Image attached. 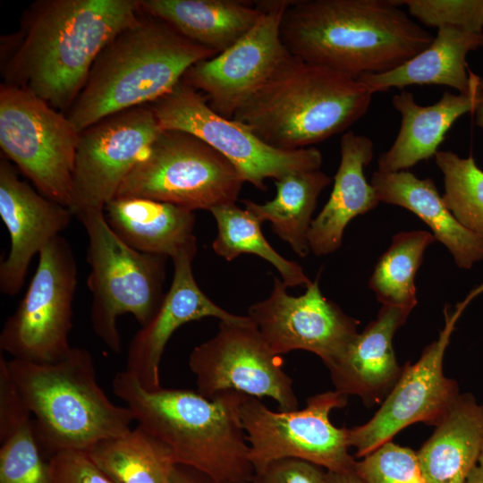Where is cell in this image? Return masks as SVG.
Here are the masks:
<instances>
[{"instance_id":"6da1fadb","label":"cell","mask_w":483,"mask_h":483,"mask_svg":"<svg viewBox=\"0 0 483 483\" xmlns=\"http://www.w3.org/2000/svg\"><path fill=\"white\" fill-rule=\"evenodd\" d=\"M141 15L139 0H38L24 12L4 83L69 110L106 46Z\"/></svg>"},{"instance_id":"7a4b0ae2","label":"cell","mask_w":483,"mask_h":483,"mask_svg":"<svg viewBox=\"0 0 483 483\" xmlns=\"http://www.w3.org/2000/svg\"><path fill=\"white\" fill-rule=\"evenodd\" d=\"M394 0H298L285 10L281 39L295 57L358 78L404 64L434 37Z\"/></svg>"},{"instance_id":"3957f363","label":"cell","mask_w":483,"mask_h":483,"mask_svg":"<svg viewBox=\"0 0 483 483\" xmlns=\"http://www.w3.org/2000/svg\"><path fill=\"white\" fill-rule=\"evenodd\" d=\"M113 392L134 420L165 444L177 464L220 483H252L254 468L241 419L247 394L228 390L213 398L185 389L148 391L126 370L117 372Z\"/></svg>"},{"instance_id":"277c9868","label":"cell","mask_w":483,"mask_h":483,"mask_svg":"<svg viewBox=\"0 0 483 483\" xmlns=\"http://www.w3.org/2000/svg\"><path fill=\"white\" fill-rule=\"evenodd\" d=\"M372 96L357 78L289 53L232 119L265 143L294 150L346 131L367 113Z\"/></svg>"},{"instance_id":"5b68a950","label":"cell","mask_w":483,"mask_h":483,"mask_svg":"<svg viewBox=\"0 0 483 483\" xmlns=\"http://www.w3.org/2000/svg\"><path fill=\"white\" fill-rule=\"evenodd\" d=\"M216 55L141 11L138 21L99 54L67 117L81 131L115 113L149 105L170 92L193 64Z\"/></svg>"},{"instance_id":"8992f818","label":"cell","mask_w":483,"mask_h":483,"mask_svg":"<svg viewBox=\"0 0 483 483\" xmlns=\"http://www.w3.org/2000/svg\"><path fill=\"white\" fill-rule=\"evenodd\" d=\"M11 377L34 415L40 448L51 458L64 451H88L96 444L127 434L134 421L100 387L89 351L72 347L60 360H7Z\"/></svg>"},{"instance_id":"52a82bcc","label":"cell","mask_w":483,"mask_h":483,"mask_svg":"<svg viewBox=\"0 0 483 483\" xmlns=\"http://www.w3.org/2000/svg\"><path fill=\"white\" fill-rule=\"evenodd\" d=\"M89 240L87 284L92 293L90 323L95 335L114 353L122 351L117 318L131 314L147 324L165 293L167 257L139 251L125 243L110 227L104 210L77 216Z\"/></svg>"},{"instance_id":"ba28073f","label":"cell","mask_w":483,"mask_h":483,"mask_svg":"<svg viewBox=\"0 0 483 483\" xmlns=\"http://www.w3.org/2000/svg\"><path fill=\"white\" fill-rule=\"evenodd\" d=\"M244 180L212 147L185 131L162 130L115 198H142L189 210L233 204Z\"/></svg>"},{"instance_id":"9c48e42d","label":"cell","mask_w":483,"mask_h":483,"mask_svg":"<svg viewBox=\"0 0 483 483\" xmlns=\"http://www.w3.org/2000/svg\"><path fill=\"white\" fill-rule=\"evenodd\" d=\"M80 132L27 89L0 87V147L45 197L69 208Z\"/></svg>"},{"instance_id":"30bf717a","label":"cell","mask_w":483,"mask_h":483,"mask_svg":"<svg viewBox=\"0 0 483 483\" xmlns=\"http://www.w3.org/2000/svg\"><path fill=\"white\" fill-rule=\"evenodd\" d=\"M348 395L335 390L317 394L304 408L274 411L257 397L246 395L241 419L255 473L271 462L301 459L326 470H352L356 461L349 453L347 428L334 426L330 413L344 407Z\"/></svg>"},{"instance_id":"8fae6325","label":"cell","mask_w":483,"mask_h":483,"mask_svg":"<svg viewBox=\"0 0 483 483\" xmlns=\"http://www.w3.org/2000/svg\"><path fill=\"white\" fill-rule=\"evenodd\" d=\"M148 106L163 130L196 136L228 159L244 182L260 191L267 189L268 178L277 180L321 166L318 148L284 150L265 143L245 124L212 110L203 95L183 80Z\"/></svg>"},{"instance_id":"7c38bea8","label":"cell","mask_w":483,"mask_h":483,"mask_svg":"<svg viewBox=\"0 0 483 483\" xmlns=\"http://www.w3.org/2000/svg\"><path fill=\"white\" fill-rule=\"evenodd\" d=\"M77 263L69 242L58 235L39 252L27 291L0 333V349L13 359L51 363L71 350Z\"/></svg>"},{"instance_id":"4fadbf2b","label":"cell","mask_w":483,"mask_h":483,"mask_svg":"<svg viewBox=\"0 0 483 483\" xmlns=\"http://www.w3.org/2000/svg\"><path fill=\"white\" fill-rule=\"evenodd\" d=\"M483 292V284L473 289L455 309L445 306V326L438 338L428 345L413 364L406 363L401 375L375 415L365 424L347 428L348 445L364 457L404 428L425 422L435 425L456 398V381L444 375L446 347L462 312L471 300Z\"/></svg>"},{"instance_id":"5bb4252c","label":"cell","mask_w":483,"mask_h":483,"mask_svg":"<svg viewBox=\"0 0 483 483\" xmlns=\"http://www.w3.org/2000/svg\"><path fill=\"white\" fill-rule=\"evenodd\" d=\"M189 367L197 392L206 398L228 390L260 398L270 397L280 411L298 409L292 379L284 360L274 354L248 316L240 323L219 322L216 334L196 346Z\"/></svg>"},{"instance_id":"9a60e30c","label":"cell","mask_w":483,"mask_h":483,"mask_svg":"<svg viewBox=\"0 0 483 483\" xmlns=\"http://www.w3.org/2000/svg\"><path fill=\"white\" fill-rule=\"evenodd\" d=\"M162 130L146 105L106 116L81 131L69 205L73 216L105 210Z\"/></svg>"},{"instance_id":"2e32d148","label":"cell","mask_w":483,"mask_h":483,"mask_svg":"<svg viewBox=\"0 0 483 483\" xmlns=\"http://www.w3.org/2000/svg\"><path fill=\"white\" fill-rule=\"evenodd\" d=\"M254 3L264 11L259 21L225 51L193 64L182 80L201 93L212 110L229 119L290 53L280 26L292 1Z\"/></svg>"},{"instance_id":"e0dca14e","label":"cell","mask_w":483,"mask_h":483,"mask_svg":"<svg viewBox=\"0 0 483 483\" xmlns=\"http://www.w3.org/2000/svg\"><path fill=\"white\" fill-rule=\"evenodd\" d=\"M286 289L275 277L269 296L250 306L248 316L274 354L308 351L329 366L358 335L359 321L323 295L318 278L300 296Z\"/></svg>"},{"instance_id":"ac0fdd59","label":"cell","mask_w":483,"mask_h":483,"mask_svg":"<svg viewBox=\"0 0 483 483\" xmlns=\"http://www.w3.org/2000/svg\"><path fill=\"white\" fill-rule=\"evenodd\" d=\"M197 242L187 246L173 259L174 276L160 307L139 329L128 347L125 370L148 391L161 388L159 366L165 347L182 325L207 317L228 323H240L248 316L232 314L212 301L199 287L192 272Z\"/></svg>"},{"instance_id":"d6986e66","label":"cell","mask_w":483,"mask_h":483,"mask_svg":"<svg viewBox=\"0 0 483 483\" xmlns=\"http://www.w3.org/2000/svg\"><path fill=\"white\" fill-rule=\"evenodd\" d=\"M0 216L10 235L8 256L0 263V291L13 296L22 288L33 257L68 227L73 214L21 180L13 165L1 159Z\"/></svg>"},{"instance_id":"ffe728a7","label":"cell","mask_w":483,"mask_h":483,"mask_svg":"<svg viewBox=\"0 0 483 483\" xmlns=\"http://www.w3.org/2000/svg\"><path fill=\"white\" fill-rule=\"evenodd\" d=\"M411 309L382 305L377 318L354 337L343 354L327 366L335 390L373 402L389 394L402 369L393 338Z\"/></svg>"},{"instance_id":"44dd1931","label":"cell","mask_w":483,"mask_h":483,"mask_svg":"<svg viewBox=\"0 0 483 483\" xmlns=\"http://www.w3.org/2000/svg\"><path fill=\"white\" fill-rule=\"evenodd\" d=\"M479 81L478 75L468 92H445L437 102L427 106H419L410 91L394 95L392 104L401 114V126L391 148L380 156L377 170L405 171L435 156L453 123L475 112L480 99Z\"/></svg>"},{"instance_id":"7402d4cb","label":"cell","mask_w":483,"mask_h":483,"mask_svg":"<svg viewBox=\"0 0 483 483\" xmlns=\"http://www.w3.org/2000/svg\"><path fill=\"white\" fill-rule=\"evenodd\" d=\"M341 160L328 201L313 219L309 233L310 250L328 255L342 244L347 225L357 216L375 208L379 200L364 175L374 156L372 140L349 131L340 141Z\"/></svg>"},{"instance_id":"603a6c76","label":"cell","mask_w":483,"mask_h":483,"mask_svg":"<svg viewBox=\"0 0 483 483\" xmlns=\"http://www.w3.org/2000/svg\"><path fill=\"white\" fill-rule=\"evenodd\" d=\"M370 184L379 202L402 207L425 222L462 269L483 259V238L462 226L446 208L434 182L411 172L373 173Z\"/></svg>"},{"instance_id":"cb8c5ba5","label":"cell","mask_w":483,"mask_h":483,"mask_svg":"<svg viewBox=\"0 0 483 483\" xmlns=\"http://www.w3.org/2000/svg\"><path fill=\"white\" fill-rule=\"evenodd\" d=\"M417 452L426 483H465L483 445V404L460 394Z\"/></svg>"},{"instance_id":"d4e9b609","label":"cell","mask_w":483,"mask_h":483,"mask_svg":"<svg viewBox=\"0 0 483 483\" xmlns=\"http://www.w3.org/2000/svg\"><path fill=\"white\" fill-rule=\"evenodd\" d=\"M483 47V33L443 26L432 43L420 53L394 70L364 74L357 79L370 91H386L410 85H444L459 93L468 92L477 74L467 66L469 52Z\"/></svg>"},{"instance_id":"484cf974","label":"cell","mask_w":483,"mask_h":483,"mask_svg":"<svg viewBox=\"0 0 483 483\" xmlns=\"http://www.w3.org/2000/svg\"><path fill=\"white\" fill-rule=\"evenodd\" d=\"M142 13L157 17L188 39L217 54L235 44L264 11L244 0H139Z\"/></svg>"},{"instance_id":"4316f807","label":"cell","mask_w":483,"mask_h":483,"mask_svg":"<svg viewBox=\"0 0 483 483\" xmlns=\"http://www.w3.org/2000/svg\"><path fill=\"white\" fill-rule=\"evenodd\" d=\"M104 211L113 231L139 251L172 258L197 242L195 214L187 208L149 199L114 198Z\"/></svg>"},{"instance_id":"83f0119b","label":"cell","mask_w":483,"mask_h":483,"mask_svg":"<svg viewBox=\"0 0 483 483\" xmlns=\"http://www.w3.org/2000/svg\"><path fill=\"white\" fill-rule=\"evenodd\" d=\"M275 198L263 204L242 200L245 208L261 223L268 221L273 231L301 258L309 250V233L320 192L331 178L322 171H304L274 180Z\"/></svg>"},{"instance_id":"f1b7e54d","label":"cell","mask_w":483,"mask_h":483,"mask_svg":"<svg viewBox=\"0 0 483 483\" xmlns=\"http://www.w3.org/2000/svg\"><path fill=\"white\" fill-rule=\"evenodd\" d=\"M86 452L114 483H172L176 463L170 449L140 426Z\"/></svg>"},{"instance_id":"f546056e","label":"cell","mask_w":483,"mask_h":483,"mask_svg":"<svg viewBox=\"0 0 483 483\" xmlns=\"http://www.w3.org/2000/svg\"><path fill=\"white\" fill-rule=\"evenodd\" d=\"M216 219L217 234L212 243L215 253L230 261L248 253L264 258L278 271L286 287H308L312 281L295 261L281 256L267 241L261 222L246 208L233 204L210 210Z\"/></svg>"},{"instance_id":"4dcf8cb0","label":"cell","mask_w":483,"mask_h":483,"mask_svg":"<svg viewBox=\"0 0 483 483\" xmlns=\"http://www.w3.org/2000/svg\"><path fill=\"white\" fill-rule=\"evenodd\" d=\"M436 241L428 231L400 232L379 258L369 287L382 305L413 309L417 304L415 275L425 250Z\"/></svg>"},{"instance_id":"1f68e13d","label":"cell","mask_w":483,"mask_h":483,"mask_svg":"<svg viewBox=\"0 0 483 483\" xmlns=\"http://www.w3.org/2000/svg\"><path fill=\"white\" fill-rule=\"evenodd\" d=\"M435 158L444 175L446 208L462 226L483 238V171L472 155L462 158L437 151Z\"/></svg>"},{"instance_id":"d6a6232c","label":"cell","mask_w":483,"mask_h":483,"mask_svg":"<svg viewBox=\"0 0 483 483\" xmlns=\"http://www.w3.org/2000/svg\"><path fill=\"white\" fill-rule=\"evenodd\" d=\"M0 443V483H52L32 419Z\"/></svg>"},{"instance_id":"836d02e7","label":"cell","mask_w":483,"mask_h":483,"mask_svg":"<svg viewBox=\"0 0 483 483\" xmlns=\"http://www.w3.org/2000/svg\"><path fill=\"white\" fill-rule=\"evenodd\" d=\"M365 483H426L417 453L388 441L356 462Z\"/></svg>"},{"instance_id":"e575fe53","label":"cell","mask_w":483,"mask_h":483,"mask_svg":"<svg viewBox=\"0 0 483 483\" xmlns=\"http://www.w3.org/2000/svg\"><path fill=\"white\" fill-rule=\"evenodd\" d=\"M409 13L428 27L450 26L483 33V0H404Z\"/></svg>"},{"instance_id":"d590c367","label":"cell","mask_w":483,"mask_h":483,"mask_svg":"<svg viewBox=\"0 0 483 483\" xmlns=\"http://www.w3.org/2000/svg\"><path fill=\"white\" fill-rule=\"evenodd\" d=\"M52 483H114L86 451H64L48 459Z\"/></svg>"},{"instance_id":"8d00e7d4","label":"cell","mask_w":483,"mask_h":483,"mask_svg":"<svg viewBox=\"0 0 483 483\" xmlns=\"http://www.w3.org/2000/svg\"><path fill=\"white\" fill-rule=\"evenodd\" d=\"M19 389L10 376L7 360L0 355V441L31 420Z\"/></svg>"},{"instance_id":"74e56055","label":"cell","mask_w":483,"mask_h":483,"mask_svg":"<svg viewBox=\"0 0 483 483\" xmlns=\"http://www.w3.org/2000/svg\"><path fill=\"white\" fill-rule=\"evenodd\" d=\"M325 470L304 460L285 458L255 473L252 483H322Z\"/></svg>"},{"instance_id":"f35d334b","label":"cell","mask_w":483,"mask_h":483,"mask_svg":"<svg viewBox=\"0 0 483 483\" xmlns=\"http://www.w3.org/2000/svg\"><path fill=\"white\" fill-rule=\"evenodd\" d=\"M172 483H220L206 474L186 465L175 464Z\"/></svg>"},{"instance_id":"ab89813d","label":"cell","mask_w":483,"mask_h":483,"mask_svg":"<svg viewBox=\"0 0 483 483\" xmlns=\"http://www.w3.org/2000/svg\"><path fill=\"white\" fill-rule=\"evenodd\" d=\"M322 483H365L356 473L355 470L335 472L325 470Z\"/></svg>"},{"instance_id":"60d3db41","label":"cell","mask_w":483,"mask_h":483,"mask_svg":"<svg viewBox=\"0 0 483 483\" xmlns=\"http://www.w3.org/2000/svg\"><path fill=\"white\" fill-rule=\"evenodd\" d=\"M480 99L474 112L475 122L479 128L483 131V77L479 81Z\"/></svg>"},{"instance_id":"b9f144b4","label":"cell","mask_w":483,"mask_h":483,"mask_svg":"<svg viewBox=\"0 0 483 483\" xmlns=\"http://www.w3.org/2000/svg\"><path fill=\"white\" fill-rule=\"evenodd\" d=\"M465 483H483V467L480 465L475 467Z\"/></svg>"},{"instance_id":"7bdbcfd3","label":"cell","mask_w":483,"mask_h":483,"mask_svg":"<svg viewBox=\"0 0 483 483\" xmlns=\"http://www.w3.org/2000/svg\"><path fill=\"white\" fill-rule=\"evenodd\" d=\"M479 465L483 467V445H482L481 453L479 459Z\"/></svg>"}]
</instances>
